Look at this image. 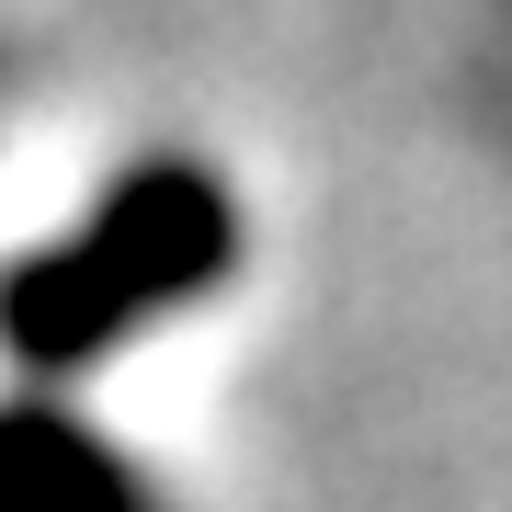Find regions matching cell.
<instances>
[{
	"instance_id": "obj_1",
	"label": "cell",
	"mask_w": 512,
	"mask_h": 512,
	"mask_svg": "<svg viewBox=\"0 0 512 512\" xmlns=\"http://www.w3.org/2000/svg\"><path fill=\"white\" fill-rule=\"evenodd\" d=\"M228 262H239V194L205 160H148L57 251L0 262V353L12 376H80L126 330L205 296Z\"/></svg>"
},
{
	"instance_id": "obj_2",
	"label": "cell",
	"mask_w": 512,
	"mask_h": 512,
	"mask_svg": "<svg viewBox=\"0 0 512 512\" xmlns=\"http://www.w3.org/2000/svg\"><path fill=\"white\" fill-rule=\"evenodd\" d=\"M0 512H160V490L80 410L23 387V399H0Z\"/></svg>"
}]
</instances>
